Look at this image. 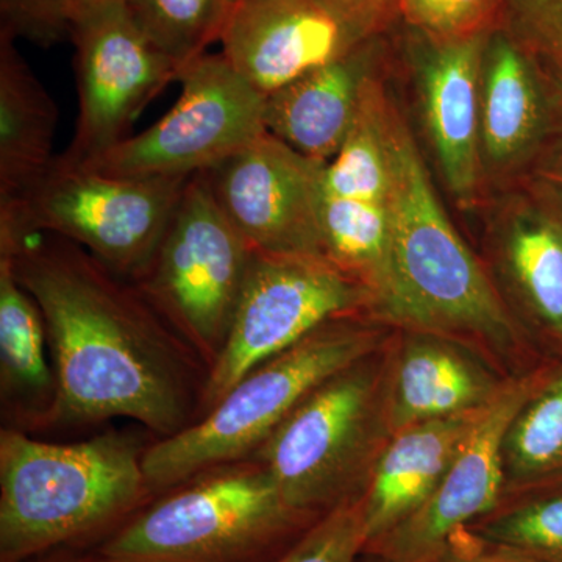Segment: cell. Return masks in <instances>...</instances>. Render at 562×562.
Returning <instances> with one entry per match:
<instances>
[{
    "label": "cell",
    "instance_id": "1",
    "mask_svg": "<svg viewBox=\"0 0 562 562\" xmlns=\"http://www.w3.org/2000/svg\"><path fill=\"white\" fill-rule=\"evenodd\" d=\"M22 288L38 303L54 357V406L44 425L125 417L162 438L191 424L184 347L143 292L60 236L2 239Z\"/></svg>",
    "mask_w": 562,
    "mask_h": 562
},
{
    "label": "cell",
    "instance_id": "2",
    "mask_svg": "<svg viewBox=\"0 0 562 562\" xmlns=\"http://www.w3.org/2000/svg\"><path fill=\"white\" fill-rule=\"evenodd\" d=\"M394 295L384 325L465 344L498 369L532 353L530 336L443 211L412 131L386 117Z\"/></svg>",
    "mask_w": 562,
    "mask_h": 562
},
{
    "label": "cell",
    "instance_id": "3",
    "mask_svg": "<svg viewBox=\"0 0 562 562\" xmlns=\"http://www.w3.org/2000/svg\"><path fill=\"white\" fill-rule=\"evenodd\" d=\"M146 450L120 431L52 443L2 428L0 562L85 549L149 505Z\"/></svg>",
    "mask_w": 562,
    "mask_h": 562
},
{
    "label": "cell",
    "instance_id": "4",
    "mask_svg": "<svg viewBox=\"0 0 562 562\" xmlns=\"http://www.w3.org/2000/svg\"><path fill=\"white\" fill-rule=\"evenodd\" d=\"M371 316L333 319L244 375L213 408L144 454L151 497L257 452L303 398L353 362L386 346Z\"/></svg>",
    "mask_w": 562,
    "mask_h": 562
},
{
    "label": "cell",
    "instance_id": "5",
    "mask_svg": "<svg viewBox=\"0 0 562 562\" xmlns=\"http://www.w3.org/2000/svg\"><path fill=\"white\" fill-rule=\"evenodd\" d=\"M211 472L77 550L94 562H273L319 520L292 509L258 462Z\"/></svg>",
    "mask_w": 562,
    "mask_h": 562
},
{
    "label": "cell",
    "instance_id": "6",
    "mask_svg": "<svg viewBox=\"0 0 562 562\" xmlns=\"http://www.w3.org/2000/svg\"><path fill=\"white\" fill-rule=\"evenodd\" d=\"M390 369L391 339L317 386L255 452L292 509L321 519L364 492L392 438Z\"/></svg>",
    "mask_w": 562,
    "mask_h": 562
},
{
    "label": "cell",
    "instance_id": "7",
    "mask_svg": "<svg viewBox=\"0 0 562 562\" xmlns=\"http://www.w3.org/2000/svg\"><path fill=\"white\" fill-rule=\"evenodd\" d=\"M190 179H124L57 155L40 183L0 213V239L60 236L135 283L149 269Z\"/></svg>",
    "mask_w": 562,
    "mask_h": 562
},
{
    "label": "cell",
    "instance_id": "8",
    "mask_svg": "<svg viewBox=\"0 0 562 562\" xmlns=\"http://www.w3.org/2000/svg\"><path fill=\"white\" fill-rule=\"evenodd\" d=\"M251 257L214 198L209 173H195L149 269L133 284L210 369L231 331Z\"/></svg>",
    "mask_w": 562,
    "mask_h": 562
},
{
    "label": "cell",
    "instance_id": "9",
    "mask_svg": "<svg viewBox=\"0 0 562 562\" xmlns=\"http://www.w3.org/2000/svg\"><path fill=\"white\" fill-rule=\"evenodd\" d=\"M360 314L371 316V294L327 258L254 251L231 331L202 384V412L321 325Z\"/></svg>",
    "mask_w": 562,
    "mask_h": 562
},
{
    "label": "cell",
    "instance_id": "10",
    "mask_svg": "<svg viewBox=\"0 0 562 562\" xmlns=\"http://www.w3.org/2000/svg\"><path fill=\"white\" fill-rule=\"evenodd\" d=\"M179 83V101L161 120L80 162L124 179H188L211 171L268 132L265 95L224 55L205 54L184 66Z\"/></svg>",
    "mask_w": 562,
    "mask_h": 562
},
{
    "label": "cell",
    "instance_id": "11",
    "mask_svg": "<svg viewBox=\"0 0 562 562\" xmlns=\"http://www.w3.org/2000/svg\"><path fill=\"white\" fill-rule=\"evenodd\" d=\"M69 38L76 47L79 117L65 155L87 161L128 138L140 111L179 81L180 69L140 32L125 2L77 10Z\"/></svg>",
    "mask_w": 562,
    "mask_h": 562
},
{
    "label": "cell",
    "instance_id": "12",
    "mask_svg": "<svg viewBox=\"0 0 562 562\" xmlns=\"http://www.w3.org/2000/svg\"><path fill=\"white\" fill-rule=\"evenodd\" d=\"M325 165L266 132L206 173L221 210L251 250L325 257Z\"/></svg>",
    "mask_w": 562,
    "mask_h": 562
},
{
    "label": "cell",
    "instance_id": "13",
    "mask_svg": "<svg viewBox=\"0 0 562 562\" xmlns=\"http://www.w3.org/2000/svg\"><path fill=\"white\" fill-rule=\"evenodd\" d=\"M553 361H543L508 380L473 425L430 501L395 530L366 547L362 554L376 562H425L454 531L498 509L505 484L502 449L506 431Z\"/></svg>",
    "mask_w": 562,
    "mask_h": 562
},
{
    "label": "cell",
    "instance_id": "14",
    "mask_svg": "<svg viewBox=\"0 0 562 562\" xmlns=\"http://www.w3.org/2000/svg\"><path fill=\"white\" fill-rule=\"evenodd\" d=\"M364 41L322 0H236L220 38L221 54L265 98Z\"/></svg>",
    "mask_w": 562,
    "mask_h": 562
},
{
    "label": "cell",
    "instance_id": "15",
    "mask_svg": "<svg viewBox=\"0 0 562 562\" xmlns=\"http://www.w3.org/2000/svg\"><path fill=\"white\" fill-rule=\"evenodd\" d=\"M491 35L449 43H432L416 35L425 125L447 187L464 206H472L479 199L484 173L480 85Z\"/></svg>",
    "mask_w": 562,
    "mask_h": 562
},
{
    "label": "cell",
    "instance_id": "16",
    "mask_svg": "<svg viewBox=\"0 0 562 562\" xmlns=\"http://www.w3.org/2000/svg\"><path fill=\"white\" fill-rule=\"evenodd\" d=\"M512 376L454 339L414 330L392 335L387 412L392 435L422 422L480 412Z\"/></svg>",
    "mask_w": 562,
    "mask_h": 562
},
{
    "label": "cell",
    "instance_id": "17",
    "mask_svg": "<svg viewBox=\"0 0 562 562\" xmlns=\"http://www.w3.org/2000/svg\"><path fill=\"white\" fill-rule=\"evenodd\" d=\"M486 408L464 416L422 422L392 435L362 492L364 549L395 530L430 501Z\"/></svg>",
    "mask_w": 562,
    "mask_h": 562
},
{
    "label": "cell",
    "instance_id": "18",
    "mask_svg": "<svg viewBox=\"0 0 562 562\" xmlns=\"http://www.w3.org/2000/svg\"><path fill=\"white\" fill-rule=\"evenodd\" d=\"M550 109L535 60L503 29L492 33L480 85L483 172L505 176L519 168L541 143Z\"/></svg>",
    "mask_w": 562,
    "mask_h": 562
},
{
    "label": "cell",
    "instance_id": "19",
    "mask_svg": "<svg viewBox=\"0 0 562 562\" xmlns=\"http://www.w3.org/2000/svg\"><path fill=\"white\" fill-rule=\"evenodd\" d=\"M375 38L266 98V128L305 157L328 162L349 135L372 74Z\"/></svg>",
    "mask_w": 562,
    "mask_h": 562
},
{
    "label": "cell",
    "instance_id": "20",
    "mask_svg": "<svg viewBox=\"0 0 562 562\" xmlns=\"http://www.w3.org/2000/svg\"><path fill=\"white\" fill-rule=\"evenodd\" d=\"M57 103L16 47L0 33V213L18 205L49 171Z\"/></svg>",
    "mask_w": 562,
    "mask_h": 562
},
{
    "label": "cell",
    "instance_id": "21",
    "mask_svg": "<svg viewBox=\"0 0 562 562\" xmlns=\"http://www.w3.org/2000/svg\"><path fill=\"white\" fill-rule=\"evenodd\" d=\"M498 265L524 316L562 358V221L541 206L516 203L497 233Z\"/></svg>",
    "mask_w": 562,
    "mask_h": 562
},
{
    "label": "cell",
    "instance_id": "22",
    "mask_svg": "<svg viewBox=\"0 0 562 562\" xmlns=\"http://www.w3.org/2000/svg\"><path fill=\"white\" fill-rule=\"evenodd\" d=\"M46 325L38 303L22 288L9 258L0 257V386L16 416L46 424L57 383L46 360Z\"/></svg>",
    "mask_w": 562,
    "mask_h": 562
},
{
    "label": "cell",
    "instance_id": "23",
    "mask_svg": "<svg viewBox=\"0 0 562 562\" xmlns=\"http://www.w3.org/2000/svg\"><path fill=\"white\" fill-rule=\"evenodd\" d=\"M502 458L505 484L498 508L562 491V358L514 416Z\"/></svg>",
    "mask_w": 562,
    "mask_h": 562
},
{
    "label": "cell",
    "instance_id": "24",
    "mask_svg": "<svg viewBox=\"0 0 562 562\" xmlns=\"http://www.w3.org/2000/svg\"><path fill=\"white\" fill-rule=\"evenodd\" d=\"M390 98L382 81L368 77L360 106L341 149L325 165L324 195L390 202L391 165L386 143Z\"/></svg>",
    "mask_w": 562,
    "mask_h": 562
},
{
    "label": "cell",
    "instance_id": "25",
    "mask_svg": "<svg viewBox=\"0 0 562 562\" xmlns=\"http://www.w3.org/2000/svg\"><path fill=\"white\" fill-rule=\"evenodd\" d=\"M147 40L181 69L220 43L227 0H125Z\"/></svg>",
    "mask_w": 562,
    "mask_h": 562
},
{
    "label": "cell",
    "instance_id": "26",
    "mask_svg": "<svg viewBox=\"0 0 562 562\" xmlns=\"http://www.w3.org/2000/svg\"><path fill=\"white\" fill-rule=\"evenodd\" d=\"M468 528L520 560L562 562V491L503 506Z\"/></svg>",
    "mask_w": 562,
    "mask_h": 562
},
{
    "label": "cell",
    "instance_id": "27",
    "mask_svg": "<svg viewBox=\"0 0 562 562\" xmlns=\"http://www.w3.org/2000/svg\"><path fill=\"white\" fill-rule=\"evenodd\" d=\"M512 0H398L397 18L420 38L449 43L505 27Z\"/></svg>",
    "mask_w": 562,
    "mask_h": 562
},
{
    "label": "cell",
    "instance_id": "28",
    "mask_svg": "<svg viewBox=\"0 0 562 562\" xmlns=\"http://www.w3.org/2000/svg\"><path fill=\"white\" fill-rule=\"evenodd\" d=\"M366 546L362 494L324 514L273 562H358Z\"/></svg>",
    "mask_w": 562,
    "mask_h": 562
},
{
    "label": "cell",
    "instance_id": "29",
    "mask_svg": "<svg viewBox=\"0 0 562 562\" xmlns=\"http://www.w3.org/2000/svg\"><path fill=\"white\" fill-rule=\"evenodd\" d=\"M503 31L538 65L562 66V0H512Z\"/></svg>",
    "mask_w": 562,
    "mask_h": 562
},
{
    "label": "cell",
    "instance_id": "30",
    "mask_svg": "<svg viewBox=\"0 0 562 562\" xmlns=\"http://www.w3.org/2000/svg\"><path fill=\"white\" fill-rule=\"evenodd\" d=\"M74 0H0V33L40 47L69 38Z\"/></svg>",
    "mask_w": 562,
    "mask_h": 562
},
{
    "label": "cell",
    "instance_id": "31",
    "mask_svg": "<svg viewBox=\"0 0 562 562\" xmlns=\"http://www.w3.org/2000/svg\"><path fill=\"white\" fill-rule=\"evenodd\" d=\"M341 16L362 38L372 40L394 18H397L398 0H322Z\"/></svg>",
    "mask_w": 562,
    "mask_h": 562
},
{
    "label": "cell",
    "instance_id": "32",
    "mask_svg": "<svg viewBox=\"0 0 562 562\" xmlns=\"http://www.w3.org/2000/svg\"><path fill=\"white\" fill-rule=\"evenodd\" d=\"M425 562H527L494 546L471 528L454 531L441 549Z\"/></svg>",
    "mask_w": 562,
    "mask_h": 562
},
{
    "label": "cell",
    "instance_id": "33",
    "mask_svg": "<svg viewBox=\"0 0 562 562\" xmlns=\"http://www.w3.org/2000/svg\"><path fill=\"white\" fill-rule=\"evenodd\" d=\"M536 173L543 187L562 201V143L557 144L549 154L543 155Z\"/></svg>",
    "mask_w": 562,
    "mask_h": 562
},
{
    "label": "cell",
    "instance_id": "34",
    "mask_svg": "<svg viewBox=\"0 0 562 562\" xmlns=\"http://www.w3.org/2000/svg\"><path fill=\"white\" fill-rule=\"evenodd\" d=\"M538 68L541 70L543 81L549 85L547 92H549L550 105L562 116V66L538 65Z\"/></svg>",
    "mask_w": 562,
    "mask_h": 562
},
{
    "label": "cell",
    "instance_id": "35",
    "mask_svg": "<svg viewBox=\"0 0 562 562\" xmlns=\"http://www.w3.org/2000/svg\"><path fill=\"white\" fill-rule=\"evenodd\" d=\"M27 562H94L87 557L81 550L77 549H63L55 550V552L41 554L38 558Z\"/></svg>",
    "mask_w": 562,
    "mask_h": 562
},
{
    "label": "cell",
    "instance_id": "36",
    "mask_svg": "<svg viewBox=\"0 0 562 562\" xmlns=\"http://www.w3.org/2000/svg\"><path fill=\"white\" fill-rule=\"evenodd\" d=\"M111 2H125V0H74L72 14L76 13L77 10L88 9V7L102 5V3Z\"/></svg>",
    "mask_w": 562,
    "mask_h": 562
},
{
    "label": "cell",
    "instance_id": "37",
    "mask_svg": "<svg viewBox=\"0 0 562 562\" xmlns=\"http://www.w3.org/2000/svg\"><path fill=\"white\" fill-rule=\"evenodd\" d=\"M358 562H376V561L373 560V558H371V557H366V554H361L360 561H358Z\"/></svg>",
    "mask_w": 562,
    "mask_h": 562
},
{
    "label": "cell",
    "instance_id": "38",
    "mask_svg": "<svg viewBox=\"0 0 562 562\" xmlns=\"http://www.w3.org/2000/svg\"><path fill=\"white\" fill-rule=\"evenodd\" d=\"M236 0H227L228 11H231L232 7L235 5Z\"/></svg>",
    "mask_w": 562,
    "mask_h": 562
}]
</instances>
